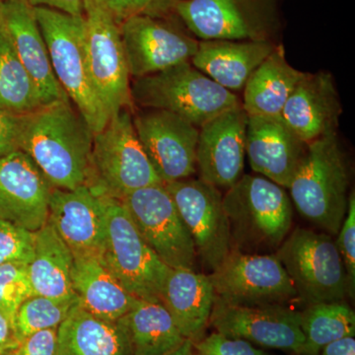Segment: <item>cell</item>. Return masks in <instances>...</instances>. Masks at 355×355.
I'll list each match as a JSON object with an SVG mask.
<instances>
[{
	"instance_id": "obj_42",
	"label": "cell",
	"mask_w": 355,
	"mask_h": 355,
	"mask_svg": "<svg viewBox=\"0 0 355 355\" xmlns=\"http://www.w3.org/2000/svg\"><path fill=\"white\" fill-rule=\"evenodd\" d=\"M322 352L323 355H355L354 336H345L329 343Z\"/></svg>"
},
{
	"instance_id": "obj_27",
	"label": "cell",
	"mask_w": 355,
	"mask_h": 355,
	"mask_svg": "<svg viewBox=\"0 0 355 355\" xmlns=\"http://www.w3.org/2000/svg\"><path fill=\"white\" fill-rule=\"evenodd\" d=\"M304 73L288 64L284 46H275L245 85L241 102L247 116L282 118L289 96Z\"/></svg>"
},
{
	"instance_id": "obj_9",
	"label": "cell",
	"mask_w": 355,
	"mask_h": 355,
	"mask_svg": "<svg viewBox=\"0 0 355 355\" xmlns=\"http://www.w3.org/2000/svg\"><path fill=\"white\" fill-rule=\"evenodd\" d=\"M174 12L202 41H272L277 0H175Z\"/></svg>"
},
{
	"instance_id": "obj_6",
	"label": "cell",
	"mask_w": 355,
	"mask_h": 355,
	"mask_svg": "<svg viewBox=\"0 0 355 355\" xmlns=\"http://www.w3.org/2000/svg\"><path fill=\"white\" fill-rule=\"evenodd\" d=\"M306 305L345 301L354 294L342 257L330 234L297 228L275 254Z\"/></svg>"
},
{
	"instance_id": "obj_18",
	"label": "cell",
	"mask_w": 355,
	"mask_h": 355,
	"mask_svg": "<svg viewBox=\"0 0 355 355\" xmlns=\"http://www.w3.org/2000/svg\"><path fill=\"white\" fill-rule=\"evenodd\" d=\"M248 116L243 107L224 112L200 128L197 171L200 179L228 190L243 176Z\"/></svg>"
},
{
	"instance_id": "obj_21",
	"label": "cell",
	"mask_w": 355,
	"mask_h": 355,
	"mask_svg": "<svg viewBox=\"0 0 355 355\" xmlns=\"http://www.w3.org/2000/svg\"><path fill=\"white\" fill-rule=\"evenodd\" d=\"M342 105L331 73H304L282 110V119L292 132L310 144L335 135Z\"/></svg>"
},
{
	"instance_id": "obj_3",
	"label": "cell",
	"mask_w": 355,
	"mask_h": 355,
	"mask_svg": "<svg viewBox=\"0 0 355 355\" xmlns=\"http://www.w3.org/2000/svg\"><path fill=\"white\" fill-rule=\"evenodd\" d=\"M135 109L163 110L181 116L200 130L229 110L242 107L241 100L190 62L130 80Z\"/></svg>"
},
{
	"instance_id": "obj_22",
	"label": "cell",
	"mask_w": 355,
	"mask_h": 355,
	"mask_svg": "<svg viewBox=\"0 0 355 355\" xmlns=\"http://www.w3.org/2000/svg\"><path fill=\"white\" fill-rule=\"evenodd\" d=\"M307 144L282 118L248 116L246 155L254 172L288 189Z\"/></svg>"
},
{
	"instance_id": "obj_10",
	"label": "cell",
	"mask_w": 355,
	"mask_h": 355,
	"mask_svg": "<svg viewBox=\"0 0 355 355\" xmlns=\"http://www.w3.org/2000/svg\"><path fill=\"white\" fill-rule=\"evenodd\" d=\"M214 302L229 306L286 305L298 300L291 279L275 254L233 249L209 275Z\"/></svg>"
},
{
	"instance_id": "obj_31",
	"label": "cell",
	"mask_w": 355,
	"mask_h": 355,
	"mask_svg": "<svg viewBox=\"0 0 355 355\" xmlns=\"http://www.w3.org/2000/svg\"><path fill=\"white\" fill-rule=\"evenodd\" d=\"M42 106L38 88L16 55L0 22V110L26 114Z\"/></svg>"
},
{
	"instance_id": "obj_43",
	"label": "cell",
	"mask_w": 355,
	"mask_h": 355,
	"mask_svg": "<svg viewBox=\"0 0 355 355\" xmlns=\"http://www.w3.org/2000/svg\"><path fill=\"white\" fill-rule=\"evenodd\" d=\"M193 352H195L193 343L191 340H187L181 347L163 355H193Z\"/></svg>"
},
{
	"instance_id": "obj_26",
	"label": "cell",
	"mask_w": 355,
	"mask_h": 355,
	"mask_svg": "<svg viewBox=\"0 0 355 355\" xmlns=\"http://www.w3.org/2000/svg\"><path fill=\"white\" fill-rule=\"evenodd\" d=\"M58 355H133L120 321L90 314L77 303L58 328Z\"/></svg>"
},
{
	"instance_id": "obj_19",
	"label": "cell",
	"mask_w": 355,
	"mask_h": 355,
	"mask_svg": "<svg viewBox=\"0 0 355 355\" xmlns=\"http://www.w3.org/2000/svg\"><path fill=\"white\" fill-rule=\"evenodd\" d=\"M49 222L73 258L102 256L106 228L104 207L101 197L86 184L74 190L53 188Z\"/></svg>"
},
{
	"instance_id": "obj_36",
	"label": "cell",
	"mask_w": 355,
	"mask_h": 355,
	"mask_svg": "<svg viewBox=\"0 0 355 355\" xmlns=\"http://www.w3.org/2000/svg\"><path fill=\"white\" fill-rule=\"evenodd\" d=\"M193 347L196 352L203 355H270L256 349L247 340L228 338L216 331L193 343Z\"/></svg>"
},
{
	"instance_id": "obj_39",
	"label": "cell",
	"mask_w": 355,
	"mask_h": 355,
	"mask_svg": "<svg viewBox=\"0 0 355 355\" xmlns=\"http://www.w3.org/2000/svg\"><path fill=\"white\" fill-rule=\"evenodd\" d=\"M21 116L0 110V158L19 149Z\"/></svg>"
},
{
	"instance_id": "obj_41",
	"label": "cell",
	"mask_w": 355,
	"mask_h": 355,
	"mask_svg": "<svg viewBox=\"0 0 355 355\" xmlns=\"http://www.w3.org/2000/svg\"><path fill=\"white\" fill-rule=\"evenodd\" d=\"M33 7H46L73 16L84 15V0H28Z\"/></svg>"
},
{
	"instance_id": "obj_15",
	"label": "cell",
	"mask_w": 355,
	"mask_h": 355,
	"mask_svg": "<svg viewBox=\"0 0 355 355\" xmlns=\"http://www.w3.org/2000/svg\"><path fill=\"white\" fill-rule=\"evenodd\" d=\"M120 31L132 79L191 62L198 49V40L172 24L169 18L135 16L121 23Z\"/></svg>"
},
{
	"instance_id": "obj_44",
	"label": "cell",
	"mask_w": 355,
	"mask_h": 355,
	"mask_svg": "<svg viewBox=\"0 0 355 355\" xmlns=\"http://www.w3.org/2000/svg\"><path fill=\"white\" fill-rule=\"evenodd\" d=\"M0 355H18V354L16 350H13V352H6V354H1Z\"/></svg>"
},
{
	"instance_id": "obj_37",
	"label": "cell",
	"mask_w": 355,
	"mask_h": 355,
	"mask_svg": "<svg viewBox=\"0 0 355 355\" xmlns=\"http://www.w3.org/2000/svg\"><path fill=\"white\" fill-rule=\"evenodd\" d=\"M336 246L342 257L352 286L355 284V196L349 195L347 216L338 233Z\"/></svg>"
},
{
	"instance_id": "obj_40",
	"label": "cell",
	"mask_w": 355,
	"mask_h": 355,
	"mask_svg": "<svg viewBox=\"0 0 355 355\" xmlns=\"http://www.w3.org/2000/svg\"><path fill=\"white\" fill-rule=\"evenodd\" d=\"M20 343L15 324L0 311V354L17 349Z\"/></svg>"
},
{
	"instance_id": "obj_7",
	"label": "cell",
	"mask_w": 355,
	"mask_h": 355,
	"mask_svg": "<svg viewBox=\"0 0 355 355\" xmlns=\"http://www.w3.org/2000/svg\"><path fill=\"white\" fill-rule=\"evenodd\" d=\"M233 245L279 248L291 232L293 207L286 189L265 177L243 175L222 197Z\"/></svg>"
},
{
	"instance_id": "obj_32",
	"label": "cell",
	"mask_w": 355,
	"mask_h": 355,
	"mask_svg": "<svg viewBox=\"0 0 355 355\" xmlns=\"http://www.w3.org/2000/svg\"><path fill=\"white\" fill-rule=\"evenodd\" d=\"M78 299L51 298L33 295L20 306L15 320L16 331L21 342L26 336L46 329L58 328L69 316Z\"/></svg>"
},
{
	"instance_id": "obj_17",
	"label": "cell",
	"mask_w": 355,
	"mask_h": 355,
	"mask_svg": "<svg viewBox=\"0 0 355 355\" xmlns=\"http://www.w3.org/2000/svg\"><path fill=\"white\" fill-rule=\"evenodd\" d=\"M53 187L20 149L0 158V217L35 233L49 221Z\"/></svg>"
},
{
	"instance_id": "obj_45",
	"label": "cell",
	"mask_w": 355,
	"mask_h": 355,
	"mask_svg": "<svg viewBox=\"0 0 355 355\" xmlns=\"http://www.w3.org/2000/svg\"><path fill=\"white\" fill-rule=\"evenodd\" d=\"M2 1H3V0H0V16H1Z\"/></svg>"
},
{
	"instance_id": "obj_29",
	"label": "cell",
	"mask_w": 355,
	"mask_h": 355,
	"mask_svg": "<svg viewBox=\"0 0 355 355\" xmlns=\"http://www.w3.org/2000/svg\"><path fill=\"white\" fill-rule=\"evenodd\" d=\"M119 321L127 331L133 355L166 354L187 340L160 301L137 299Z\"/></svg>"
},
{
	"instance_id": "obj_35",
	"label": "cell",
	"mask_w": 355,
	"mask_h": 355,
	"mask_svg": "<svg viewBox=\"0 0 355 355\" xmlns=\"http://www.w3.org/2000/svg\"><path fill=\"white\" fill-rule=\"evenodd\" d=\"M34 254V233L0 217V265L29 263Z\"/></svg>"
},
{
	"instance_id": "obj_46",
	"label": "cell",
	"mask_w": 355,
	"mask_h": 355,
	"mask_svg": "<svg viewBox=\"0 0 355 355\" xmlns=\"http://www.w3.org/2000/svg\"><path fill=\"white\" fill-rule=\"evenodd\" d=\"M193 355H203V354H200V352H196V350H195V352H193Z\"/></svg>"
},
{
	"instance_id": "obj_23",
	"label": "cell",
	"mask_w": 355,
	"mask_h": 355,
	"mask_svg": "<svg viewBox=\"0 0 355 355\" xmlns=\"http://www.w3.org/2000/svg\"><path fill=\"white\" fill-rule=\"evenodd\" d=\"M214 298L209 275L184 268H170L161 292V302L184 338L193 343L205 338Z\"/></svg>"
},
{
	"instance_id": "obj_11",
	"label": "cell",
	"mask_w": 355,
	"mask_h": 355,
	"mask_svg": "<svg viewBox=\"0 0 355 355\" xmlns=\"http://www.w3.org/2000/svg\"><path fill=\"white\" fill-rule=\"evenodd\" d=\"M84 23L89 73L110 118L123 109L133 113L130 76L120 25L97 0H84Z\"/></svg>"
},
{
	"instance_id": "obj_30",
	"label": "cell",
	"mask_w": 355,
	"mask_h": 355,
	"mask_svg": "<svg viewBox=\"0 0 355 355\" xmlns=\"http://www.w3.org/2000/svg\"><path fill=\"white\" fill-rule=\"evenodd\" d=\"M304 335L301 355H319L329 343L355 335L354 311L345 301L316 303L300 312Z\"/></svg>"
},
{
	"instance_id": "obj_12",
	"label": "cell",
	"mask_w": 355,
	"mask_h": 355,
	"mask_svg": "<svg viewBox=\"0 0 355 355\" xmlns=\"http://www.w3.org/2000/svg\"><path fill=\"white\" fill-rule=\"evenodd\" d=\"M120 200L140 234L166 266L196 270L193 238L164 184L139 189Z\"/></svg>"
},
{
	"instance_id": "obj_5",
	"label": "cell",
	"mask_w": 355,
	"mask_h": 355,
	"mask_svg": "<svg viewBox=\"0 0 355 355\" xmlns=\"http://www.w3.org/2000/svg\"><path fill=\"white\" fill-rule=\"evenodd\" d=\"M159 184L163 182L137 137L132 112L121 110L94 133L86 186L97 195L121 198Z\"/></svg>"
},
{
	"instance_id": "obj_33",
	"label": "cell",
	"mask_w": 355,
	"mask_h": 355,
	"mask_svg": "<svg viewBox=\"0 0 355 355\" xmlns=\"http://www.w3.org/2000/svg\"><path fill=\"white\" fill-rule=\"evenodd\" d=\"M33 295L28 263L16 261L0 265V311L14 324L20 306Z\"/></svg>"
},
{
	"instance_id": "obj_28",
	"label": "cell",
	"mask_w": 355,
	"mask_h": 355,
	"mask_svg": "<svg viewBox=\"0 0 355 355\" xmlns=\"http://www.w3.org/2000/svg\"><path fill=\"white\" fill-rule=\"evenodd\" d=\"M73 254L50 222L34 233V254L28 275L34 295L76 297L72 288Z\"/></svg>"
},
{
	"instance_id": "obj_38",
	"label": "cell",
	"mask_w": 355,
	"mask_h": 355,
	"mask_svg": "<svg viewBox=\"0 0 355 355\" xmlns=\"http://www.w3.org/2000/svg\"><path fill=\"white\" fill-rule=\"evenodd\" d=\"M16 352L18 355H58V329H46L26 336Z\"/></svg>"
},
{
	"instance_id": "obj_24",
	"label": "cell",
	"mask_w": 355,
	"mask_h": 355,
	"mask_svg": "<svg viewBox=\"0 0 355 355\" xmlns=\"http://www.w3.org/2000/svg\"><path fill=\"white\" fill-rule=\"evenodd\" d=\"M277 46L272 41H200L190 62L222 87L233 92L244 89L254 70Z\"/></svg>"
},
{
	"instance_id": "obj_8",
	"label": "cell",
	"mask_w": 355,
	"mask_h": 355,
	"mask_svg": "<svg viewBox=\"0 0 355 355\" xmlns=\"http://www.w3.org/2000/svg\"><path fill=\"white\" fill-rule=\"evenodd\" d=\"M99 196L106 219L103 260L135 298L161 302L169 266L147 244L120 198Z\"/></svg>"
},
{
	"instance_id": "obj_14",
	"label": "cell",
	"mask_w": 355,
	"mask_h": 355,
	"mask_svg": "<svg viewBox=\"0 0 355 355\" xmlns=\"http://www.w3.org/2000/svg\"><path fill=\"white\" fill-rule=\"evenodd\" d=\"M133 125L147 157L163 184L189 179L197 173L198 130L163 110L140 109Z\"/></svg>"
},
{
	"instance_id": "obj_25",
	"label": "cell",
	"mask_w": 355,
	"mask_h": 355,
	"mask_svg": "<svg viewBox=\"0 0 355 355\" xmlns=\"http://www.w3.org/2000/svg\"><path fill=\"white\" fill-rule=\"evenodd\" d=\"M71 282L78 304L106 321H119L137 300L121 286L102 256L74 258Z\"/></svg>"
},
{
	"instance_id": "obj_34",
	"label": "cell",
	"mask_w": 355,
	"mask_h": 355,
	"mask_svg": "<svg viewBox=\"0 0 355 355\" xmlns=\"http://www.w3.org/2000/svg\"><path fill=\"white\" fill-rule=\"evenodd\" d=\"M100 6L121 25L135 16L170 18L175 14V0H97Z\"/></svg>"
},
{
	"instance_id": "obj_4",
	"label": "cell",
	"mask_w": 355,
	"mask_h": 355,
	"mask_svg": "<svg viewBox=\"0 0 355 355\" xmlns=\"http://www.w3.org/2000/svg\"><path fill=\"white\" fill-rule=\"evenodd\" d=\"M34 8L58 83L93 132H100L110 116L89 73L84 15H70L46 7Z\"/></svg>"
},
{
	"instance_id": "obj_2",
	"label": "cell",
	"mask_w": 355,
	"mask_h": 355,
	"mask_svg": "<svg viewBox=\"0 0 355 355\" xmlns=\"http://www.w3.org/2000/svg\"><path fill=\"white\" fill-rule=\"evenodd\" d=\"M349 172L336 133L307 144L288 190L299 214L338 235L349 205Z\"/></svg>"
},
{
	"instance_id": "obj_16",
	"label": "cell",
	"mask_w": 355,
	"mask_h": 355,
	"mask_svg": "<svg viewBox=\"0 0 355 355\" xmlns=\"http://www.w3.org/2000/svg\"><path fill=\"white\" fill-rule=\"evenodd\" d=\"M209 324L216 333L301 355L300 312L286 305L229 306L214 302Z\"/></svg>"
},
{
	"instance_id": "obj_13",
	"label": "cell",
	"mask_w": 355,
	"mask_h": 355,
	"mask_svg": "<svg viewBox=\"0 0 355 355\" xmlns=\"http://www.w3.org/2000/svg\"><path fill=\"white\" fill-rule=\"evenodd\" d=\"M164 187L190 231L198 261L205 270L214 272L234 249L220 190L190 178Z\"/></svg>"
},
{
	"instance_id": "obj_20",
	"label": "cell",
	"mask_w": 355,
	"mask_h": 355,
	"mask_svg": "<svg viewBox=\"0 0 355 355\" xmlns=\"http://www.w3.org/2000/svg\"><path fill=\"white\" fill-rule=\"evenodd\" d=\"M0 22L13 50L38 88L43 105L69 99L53 73L50 55L28 0H3Z\"/></svg>"
},
{
	"instance_id": "obj_1",
	"label": "cell",
	"mask_w": 355,
	"mask_h": 355,
	"mask_svg": "<svg viewBox=\"0 0 355 355\" xmlns=\"http://www.w3.org/2000/svg\"><path fill=\"white\" fill-rule=\"evenodd\" d=\"M94 132L69 99L21 116L18 148L27 154L53 188L87 184Z\"/></svg>"
}]
</instances>
